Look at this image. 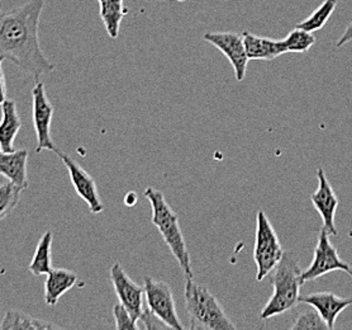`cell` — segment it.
<instances>
[{"mask_svg": "<svg viewBox=\"0 0 352 330\" xmlns=\"http://www.w3.org/2000/svg\"><path fill=\"white\" fill-rule=\"evenodd\" d=\"M3 61L4 59L0 57V105L7 101V87H6V76L3 72Z\"/></svg>", "mask_w": 352, "mask_h": 330, "instance_id": "cell-27", "label": "cell"}, {"mask_svg": "<svg viewBox=\"0 0 352 330\" xmlns=\"http://www.w3.org/2000/svg\"><path fill=\"white\" fill-rule=\"evenodd\" d=\"M137 202H138V196H137L136 192L131 191V192L124 196V205L126 206L133 207V206H136Z\"/></svg>", "mask_w": 352, "mask_h": 330, "instance_id": "cell-29", "label": "cell"}, {"mask_svg": "<svg viewBox=\"0 0 352 330\" xmlns=\"http://www.w3.org/2000/svg\"><path fill=\"white\" fill-rule=\"evenodd\" d=\"M184 298L190 329H236L216 296L206 286L194 281V277H185Z\"/></svg>", "mask_w": 352, "mask_h": 330, "instance_id": "cell-4", "label": "cell"}, {"mask_svg": "<svg viewBox=\"0 0 352 330\" xmlns=\"http://www.w3.org/2000/svg\"><path fill=\"white\" fill-rule=\"evenodd\" d=\"M204 41L219 50L232 65L237 81L246 78L248 57L242 33L208 32L204 34Z\"/></svg>", "mask_w": 352, "mask_h": 330, "instance_id": "cell-10", "label": "cell"}, {"mask_svg": "<svg viewBox=\"0 0 352 330\" xmlns=\"http://www.w3.org/2000/svg\"><path fill=\"white\" fill-rule=\"evenodd\" d=\"M1 330H50L61 329L54 322H46L42 319L33 318L31 315L25 314L18 310H8L3 320L0 322Z\"/></svg>", "mask_w": 352, "mask_h": 330, "instance_id": "cell-18", "label": "cell"}, {"mask_svg": "<svg viewBox=\"0 0 352 330\" xmlns=\"http://www.w3.org/2000/svg\"><path fill=\"white\" fill-rule=\"evenodd\" d=\"M242 36L245 41L248 60L272 61L288 52L283 40H272L250 32H243Z\"/></svg>", "mask_w": 352, "mask_h": 330, "instance_id": "cell-15", "label": "cell"}, {"mask_svg": "<svg viewBox=\"0 0 352 330\" xmlns=\"http://www.w3.org/2000/svg\"><path fill=\"white\" fill-rule=\"evenodd\" d=\"M329 236L331 235L323 229L318 234L312 265L302 274L303 281H314L320 278L322 276L335 271H342L352 278V267L338 256L336 247L331 243Z\"/></svg>", "mask_w": 352, "mask_h": 330, "instance_id": "cell-8", "label": "cell"}, {"mask_svg": "<svg viewBox=\"0 0 352 330\" xmlns=\"http://www.w3.org/2000/svg\"><path fill=\"white\" fill-rule=\"evenodd\" d=\"M284 250L280 240L270 220L263 209L256 215V234H255V247H254V260L256 265V280L264 281L272 274L274 268L278 266Z\"/></svg>", "mask_w": 352, "mask_h": 330, "instance_id": "cell-5", "label": "cell"}, {"mask_svg": "<svg viewBox=\"0 0 352 330\" xmlns=\"http://www.w3.org/2000/svg\"><path fill=\"white\" fill-rule=\"evenodd\" d=\"M0 176L22 191L28 188V152H0Z\"/></svg>", "mask_w": 352, "mask_h": 330, "instance_id": "cell-14", "label": "cell"}, {"mask_svg": "<svg viewBox=\"0 0 352 330\" xmlns=\"http://www.w3.org/2000/svg\"><path fill=\"white\" fill-rule=\"evenodd\" d=\"M109 277L120 304L124 306L136 320H140L144 306V287L131 280L118 262L111 267Z\"/></svg>", "mask_w": 352, "mask_h": 330, "instance_id": "cell-11", "label": "cell"}, {"mask_svg": "<svg viewBox=\"0 0 352 330\" xmlns=\"http://www.w3.org/2000/svg\"><path fill=\"white\" fill-rule=\"evenodd\" d=\"M45 282V302L46 305L56 306L58 300L66 292L78 285V276L65 268H52Z\"/></svg>", "mask_w": 352, "mask_h": 330, "instance_id": "cell-16", "label": "cell"}, {"mask_svg": "<svg viewBox=\"0 0 352 330\" xmlns=\"http://www.w3.org/2000/svg\"><path fill=\"white\" fill-rule=\"evenodd\" d=\"M144 197L151 203L153 207V224L161 234L168 249L171 250L185 277H194L190 254L186 247L184 234L182 231L179 218L170 207L165 194L156 188L148 187L144 191Z\"/></svg>", "mask_w": 352, "mask_h": 330, "instance_id": "cell-3", "label": "cell"}, {"mask_svg": "<svg viewBox=\"0 0 352 330\" xmlns=\"http://www.w3.org/2000/svg\"><path fill=\"white\" fill-rule=\"evenodd\" d=\"M1 108V120H0V147L1 152H14V140L22 129V120L18 113L16 102L7 99Z\"/></svg>", "mask_w": 352, "mask_h": 330, "instance_id": "cell-17", "label": "cell"}, {"mask_svg": "<svg viewBox=\"0 0 352 330\" xmlns=\"http://www.w3.org/2000/svg\"><path fill=\"white\" fill-rule=\"evenodd\" d=\"M144 296L146 305L170 329L184 330L185 327L176 311L175 300L171 287L166 282L144 277Z\"/></svg>", "mask_w": 352, "mask_h": 330, "instance_id": "cell-6", "label": "cell"}, {"mask_svg": "<svg viewBox=\"0 0 352 330\" xmlns=\"http://www.w3.org/2000/svg\"><path fill=\"white\" fill-rule=\"evenodd\" d=\"M302 274L303 271L296 254L292 251L284 253L270 277L274 292L260 313V319L263 322L290 311L299 304V292L305 283Z\"/></svg>", "mask_w": 352, "mask_h": 330, "instance_id": "cell-2", "label": "cell"}, {"mask_svg": "<svg viewBox=\"0 0 352 330\" xmlns=\"http://www.w3.org/2000/svg\"><path fill=\"white\" fill-rule=\"evenodd\" d=\"M336 7L337 0H324L311 16L305 19L303 22L298 23L296 27L311 33L320 31L329 22V19L333 14Z\"/></svg>", "mask_w": 352, "mask_h": 330, "instance_id": "cell-21", "label": "cell"}, {"mask_svg": "<svg viewBox=\"0 0 352 330\" xmlns=\"http://www.w3.org/2000/svg\"><path fill=\"white\" fill-rule=\"evenodd\" d=\"M98 1L100 7V18L103 21L107 32L109 34V37L118 39L120 23L129 12L124 8V0H98Z\"/></svg>", "mask_w": 352, "mask_h": 330, "instance_id": "cell-19", "label": "cell"}, {"mask_svg": "<svg viewBox=\"0 0 352 330\" xmlns=\"http://www.w3.org/2000/svg\"><path fill=\"white\" fill-rule=\"evenodd\" d=\"M299 302L313 306L327 324L329 330H332L335 329L338 315L352 305V298H338L332 292H314L311 295L299 296Z\"/></svg>", "mask_w": 352, "mask_h": 330, "instance_id": "cell-13", "label": "cell"}, {"mask_svg": "<svg viewBox=\"0 0 352 330\" xmlns=\"http://www.w3.org/2000/svg\"><path fill=\"white\" fill-rule=\"evenodd\" d=\"M56 154L67 168L75 192L88 205L91 214H100L104 209V205L100 200L94 178L91 177L78 161L72 159L69 154L61 152L60 149L57 150Z\"/></svg>", "mask_w": 352, "mask_h": 330, "instance_id": "cell-9", "label": "cell"}, {"mask_svg": "<svg viewBox=\"0 0 352 330\" xmlns=\"http://www.w3.org/2000/svg\"><path fill=\"white\" fill-rule=\"evenodd\" d=\"M317 178H318V188L312 194L311 200L323 221L322 229L326 230L329 235L337 236L338 231L335 225V218H336L337 206L340 202L338 197L329 183V178L326 176L323 168H318L317 170Z\"/></svg>", "mask_w": 352, "mask_h": 330, "instance_id": "cell-12", "label": "cell"}, {"mask_svg": "<svg viewBox=\"0 0 352 330\" xmlns=\"http://www.w3.org/2000/svg\"><path fill=\"white\" fill-rule=\"evenodd\" d=\"M138 322H142L144 329L147 330L170 329L165 322L153 314V311L148 309V306L146 305V302Z\"/></svg>", "mask_w": 352, "mask_h": 330, "instance_id": "cell-26", "label": "cell"}, {"mask_svg": "<svg viewBox=\"0 0 352 330\" xmlns=\"http://www.w3.org/2000/svg\"><path fill=\"white\" fill-rule=\"evenodd\" d=\"M52 244H54V234L51 230L41 236L40 242L36 247L32 260L28 266V271L36 276H45L52 269L51 259H52Z\"/></svg>", "mask_w": 352, "mask_h": 330, "instance_id": "cell-20", "label": "cell"}, {"mask_svg": "<svg viewBox=\"0 0 352 330\" xmlns=\"http://www.w3.org/2000/svg\"><path fill=\"white\" fill-rule=\"evenodd\" d=\"M113 318L117 330H137L141 328L137 324L138 320H136L122 304L113 306Z\"/></svg>", "mask_w": 352, "mask_h": 330, "instance_id": "cell-25", "label": "cell"}, {"mask_svg": "<svg viewBox=\"0 0 352 330\" xmlns=\"http://www.w3.org/2000/svg\"><path fill=\"white\" fill-rule=\"evenodd\" d=\"M0 152H1V147H0Z\"/></svg>", "mask_w": 352, "mask_h": 330, "instance_id": "cell-31", "label": "cell"}, {"mask_svg": "<svg viewBox=\"0 0 352 330\" xmlns=\"http://www.w3.org/2000/svg\"><path fill=\"white\" fill-rule=\"evenodd\" d=\"M21 194L22 189L8 181L0 185V221L16 209L21 200Z\"/></svg>", "mask_w": 352, "mask_h": 330, "instance_id": "cell-23", "label": "cell"}, {"mask_svg": "<svg viewBox=\"0 0 352 330\" xmlns=\"http://www.w3.org/2000/svg\"><path fill=\"white\" fill-rule=\"evenodd\" d=\"M45 0H27L12 10H0V57L16 64L36 81L55 70L41 49L40 19Z\"/></svg>", "mask_w": 352, "mask_h": 330, "instance_id": "cell-1", "label": "cell"}, {"mask_svg": "<svg viewBox=\"0 0 352 330\" xmlns=\"http://www.w3.org/2000/svg\"><path fill=\"white\" fill-rule=\"evenodd\" d=\"M293 330H327L329 327L326 322L322 319L320 313L311 306V309L305 310L296 319L292 327Z\"/></svg>", "mask_w": 352, "mask_h": 330, "instance_id": "cell-24", "label": "cell"}, {"mask_svg": "<svg viewBox=\"0 0 352 330\" xmlns=\"http://www.w3.org/2000/svg\"><path fill=\"white\" fill-rule=\"evenodd\" d=\"M55 113V105L50 102L45 84L37 81L32 88V120L33 127L37 137L36 153L45 150L57 153V146L51 137V123Z\"/></svg>", "mask_w": 352, "mask_h": 330, "instance_id": "cell-7", "label": "cell"}, {"mask_svg": "<svg viewBox=\"0 0 352 330\" xmlns=\"http://www.w3.org/2000/svg\"><path fill=\"white\" fill-rule=\"evenodd\" d=\"M352 41V22L350 25H347V28L344 30V32L342 33V36H341V39L338 40L337 42V46L338 48H342L344 46L346 43H349V42H351Z\"/></svg>", "mask_w": 352, "mask_h": 330, "instance_id": "cell-28", "label": "cell"}, {"mask_svg": "<svg viewBox=\"0 0 352 330\" xmlns=\"http://www.w3.org/2000/svg\"><path fill=\"white\" fill-rule=\"evenodd\" d=\"M288 52H298L303 54L312 49L313 45L316 43V39L312 33L305 31L299 27L293 30L288 36L283 40Z\"/></svg>", "mask_w": 352, "mask_h": 330, "instance_id": "cell-22", "label": "cell"}, {"mask_svg": "<svg viewBox=\"0 0 352 330\" xmlns=\"http://www.w3.org/2000/svg\"><path fill=\"white\" fill-rule=\"evenodd\" d=\"M176 1H185V0H176Z\"/></svg>", "mask_w": 352, "mask_h": 330, "instance_id": "cell-30", "label": "cell"}]
</instances>
